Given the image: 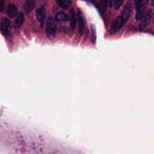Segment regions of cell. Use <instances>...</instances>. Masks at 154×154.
<instances>
[{
	"mask_svg": "<svg viewBox=\"0 0 154 154\" xmlns=\"http://www.w3.org/2000/svg\"><path fill=\"white\" fill-rule=\"evenodd\" d=\"M35 5V2L32 0H28L23 5V10L26 14H29L34 8Z\"/></svg>",
	"mask_w": 154,
	"mask_h": 154,
	"instance_id": "obj_7",
	"label": "cell"
},
{
	"mask_svg": "<svg viewBox=\"0 0 154 154\" xmlns=\"http://www.w3.org/2000/svg\"><path fill=\"white\" fill-rule=\"evenodd\" d=\"M24 21V14L22 12H20L14 21V26L15 28H19Z\"/></svg>",
	"mask_w": 154,
	"mask_h": 154,
	"instance_id": "obj_11",
	"label": "cell"
},
{
	"mask_svg": "<svg viewBox=\"0 0 154 154\" xmlns=\"http://www.w3.org/2000/svg\"><path fill=\"white\" fill-rule=\"evenodd\" d=\"M152 16L153 17V19H154V12H153V13H152Z\"/></svg>",
	"mask_w": 154,
	"mask_h": 154,
	"instance_id": "obj_20",
	"label": "cell"
},
{
	"mask_svg": "<svg viewBox=\"0 0 154 154\" xmlns=\"http://www.w3.org/2000/svg\"><path fill=\"white\" fill-rule=\"evenodd\" d=\"M10 25V21L7 18L4 17L1 20V27L2 32L4 34H6L8 32V28Z\"/></svg>",
	"mask_w": 154,
	"mask_h": 154,
	"instance_id": "obj_8",
	"label": "cell"
},
{
	"mask_svg": "<svg viewBox=\"0 0 154 154\" xmlns=\"http://www.w3.org/2000/svg\"><path fill=\"white\" fill-rule=\"evenodd\" d=\"M58 5L63 9H67L70 4L69 0H56Z\"/></svg>",
	"mask_w": 154,
	"mask_h": 154,
	"instance_id": "obj_14",
	"label": "cell"
},
{
	"mask_svg": "<svg viewBox=\"0 0 154 154\" xmlns=\"http://www.w3.org/2000/svg\"><path fill=\"white\" fill-rule=\"evenodd\" d=\"M124 2V0H114V8L116 10H118L120 8V7L122 6Z\"/></svg>",
	"mask_w": 154,
	"mask_h": 154,
	"instance_id": "obj_15",
	"label": "cell"
},
{
	"mask_svg": "<svg viewBox=\"0 0 154 154\" xmlns=\"http://www.w3.org/2000/svg\"><path fill=\"white\" fill-rule=\"evenodd\" d=\"M100 5H101V8L103 10V11H105L106 10V7H107L106 0H101L100 1Z\"/></svg>",
	"mask_w": 154,
	"mask_h": 154,
	"instance_id": "obj_17",
	"label": "cell"
},
{
	"mask_svg": "<svg viewBox=\"0 0 154 154\" xmlns=\"http://www.w3.org/2000/svg\"><path fill=\"white\" fill-rule=\"evenodd\" d=\"M77 20L78 23V27L79 29V32L81 34H83L84 32V18L82 17V13L79 9H77Z\"/></svg>",
	"mask_w": 154,
	"mask_h": 154,
	"instance_id": "obj_6",
	"label": "cell"
},
{
	"mask_svg": "<svg viewBox=\"0 0 154 154\" xmlns=\"http://www.w3.org/2000/svg\"><path fill=\"white\" fill-rule=\"evenodd\" d=\"M56 26L54 20L51 16H49L46 22V35L49 40H54L55 37Z\"/></svg>",
	"mask_w": 154,
	"mask_h": 154,
	"instance_id": "obj_1",
	"label": "cell"
},
{
	"mask_svg": "<svg viewBox=\"0 0 154 154\" xmlns=\"http://www.w3.org/2000/svg\"><path fill=\"white\" fill-rule=\"evenodd\" d=\"M132 11V4L131 1H128L120 16L126 22L130 17Z\"/></svg>",
	"mask_w": 154,
	"mask_h": 154,
	"instance_id": "obj_4",
	"label": "cell"
},
{
	"mask_svg": "<svg viewBox=\"0 0 154 154\" xmlns=\"http://www.w3.org/2000/svg\"><path fill=\"white\" fill-rule=\"evenodd\" d=\"M55 19L57 21L64 20V21H68L70 19L69 16L65 13L63 11H59L55 14Z\"/></svg>",
	"mask_w": 154,
	"mask_h": 154,
	"instance_id": "obj_13",
	"label": "cell"
},
{
	"mask_svg": "<svg viewBox=\"0 0 154 154\" xmlns=\"http://www.w3.org/2000/svg\"><path fill=\"white\" fill-rule=\"evenodd\" d=\"M7 14L11 18L14 17L17 14L16 7L11 4H8L7 8Z\"/></svg>",
	"mask_w": 154,
	"mask_h": 154,
	"instance_id": "obj_10",
	"label": "cell"
},
{
	"mask_svg": "<svg viewBox=\"0 0 154 154\" xmlns=\"http://www.w3.org/2000/svg\"><path fill=\"white\" fill-rule=\"evenodd\" d=\"M5 8V2L4 0H0V12L4 10Z\"/></svg>",
	"mask_w": 154,
	"mask_h": 154,
	"instance_id": "obj_18",
	"label": "cell"
},
{
	"mask_svg": "<svg viewBox=\"0 0 154 154\" xmlns=\"http://www.w3.org/2000/svg\"><path fill=\"white\" fill-rule=\"evenodd\" d=\"M152 17V12L151 10H149L147 12H146L143 17L141 19L142 22H141V26L142 27H144V26H146V25H147L149 24V23L150 22V20Z\"/></svg>",
	"mask_w": 154,
	"mask_h": 154,
	"instance_id": "obj_9",
	"label": "cell"
},
{
	"mask_svg": "<svg viewBox=\"0 0 154 154\" xmlns=\"http://www.w3.org/2000/svg\"><path fill=\"white\" fill-rule=\"evenodd\" d=\"M35 15H36L37 19L40 23V24L42 25L44 22L45 19V7H40L38 8L36 10Z\"/></svg>",
	"mask_w": 154,
	"mask_h": 154,
	"instance_id": "obj_5",
	"label": "cell"
},
{
	"mask_svg": "<svg viewBox=\"0 0 154 154\" xmlns=\"http://www.w3.org/2000/svg\"><path fill=\"white\" fill-rule=\"evenodd\" d=\"M70 22L71 28L72 29H75L76 25L77 18H76L75 11L73 8L70 10Z\"/></svg>",
	"mask_w": 154,
	"mask_h": 154,
	"instance_id": "obj_12",
	"label": "cell"
},
{
	"mask_svg": "<svg viewBox=\"0 0 154 154\" xmlns=\"http://www.w3.org/2000/svg\"><path fill=\"white\" fill-rule=\"evenodd\" d=\"M151 1H152V5H154V0H151Z\"/></svg>",
	"mask_w": 154,
	"mask_h": 154,
	"instance_id": "obj_19",
	"label": "cell"
},
{
	"mask_svg": "<svg viewBox=\"0 0 154 154\" xmlns=\"http://www.w3.org/2000/svg\"><path fill=\"white\" fill-rule=\"evenodd\" d=\"M136 9V19L141 20L145 14L146 2L145 0H134Z\"/></svg>",
	"mask_w": 154,
	"mask_h": 154,
	"instance_id": "obj_2",
	"label": "cell"
},
{
	"mask_svg": "<svg viewBox=\"0 0 154 154\" xmlns=\"http://www.w3.org/2000/svg\"><path fill=\"white\" fill-rule=\"evenodd\" d=\"M92 34H91V42L93 44H95L96 43V31L95 29L93 28V26H92Z\"/></svg>",
	"mask_w": 154,
	"mask_h": 154,
	"instance_id": "obj_16",
	"label": "cell"
},
{
	"mask_svg": "<svg viewBox=\"0 0 154 154\" xmlns=\"http://www.w3.org/2000/svg\"><path fill=\"white\" fill-rule=\"evenodd\" d=\"M126 21L123 19V18L120 16L117 17L112 22L111 28H110V33L113 34L118 32L123 26Z\"/></svg>",
	"mask_w": 154,
	"mask_h": 154,
	"instance_id": "obj_3",
	"label": "cell"
}]
</instances>
